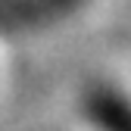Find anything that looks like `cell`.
Returning a JSON list of instances; mask_svg holds the SVG:
<instances>
[{
	"label": "cell",
	"instance_id": "1",
	"mask_svg": "<svg viewBox=\"0 0 131 131\" xmlns=\"http://www.w3.org/2000/svg\"><path fill=\"white\" fill-rule=\"evenodd\" d=\"M84 119L97 131H131V100L119 88H94L84 97Z\"/></svg>",
	"mask_w": 131,
	"mask_h": 131
}]
</instances>
